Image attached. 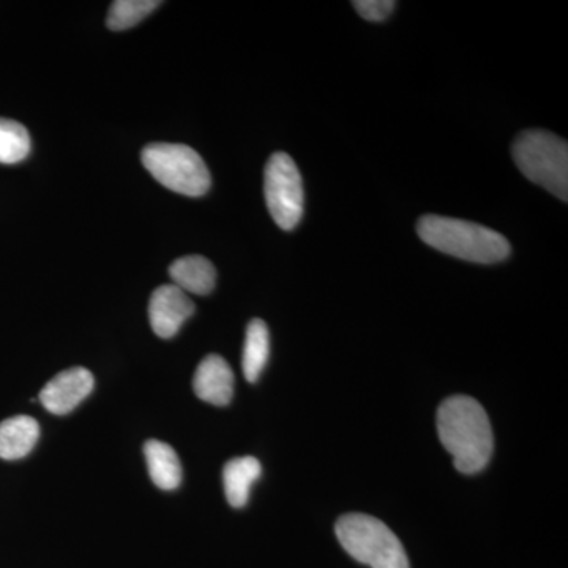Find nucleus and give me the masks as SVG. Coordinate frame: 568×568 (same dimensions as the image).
I'll return each mask as SVG.
<instances>
[{"instance_id": "obj_1", "label": "nucleus", "mask_w": 568, "mask_h": 568, "mask_svg": "<svg viewBox=\"0 0 568 568\" xmlns=\"http://www.w3.org/2000/svg\"><path fill=\"white\" fill-rule=\"evenodd\" d=\"M437 432L459 473L470 476L488 466L495 439L487 410L477 399L465 395L447 398L437 410Z\"/></svg>"}, {"instance_id": "obj_2", "label": "nucleus", "mask_w": 568, "mask_h": 568, "mask_svg": "<svg viewBox=\"0 0 568 568\" xmlns=\"http://www.w3.org/2000/svg\"><path fill=\"white\" fill-rule=\"evenodd\" d=\"M417 233L437 252L469 263H500L510 254V244L503 234L466 220L425 215L418 220Z\"/></svg>"}, {"instance_id": "obj_3", "label": "nucleus", "mask_w": 568, "mask_h": 568, "mask_svg": "<svg viewBox=\"0 0 568 568\" xmlns=\"http://www.w3.org/2000/svg\"><path fill=\"white\" fill-rule=\"evenodd\" d=\"M336 537L347 555L372 568H409L399 538L381 519L347 514L336 521Z\"/></svg>"}, {"instance_id": "obj_4", "label": "nucleus", "mask_w": 568, "mask_h": 568, "mask_svg": "<svg viewBox=\"0 0 568 568\" xmlns=\"http://www.w3.org/2000/svg\"><path fill=\"white\" fill-rule=\"evenodd\" d=\"M514 159L530 182L568 200V145L562 138L544 130H529L519 134L514 144Z\"/></svg>"}, {"instance_id": "obj_5", "label": "nucleus", "mask_w": 568, "mask_h": 568, "mask_svg": "<svg viewBox=\"0 0 568 568\" xmlns=\"http://www.w3.org/2000/svg\"><path fill=\"white\" fill-rule=\"evenodd\" d=\"M141 162L171 192L197 197L211 189V173L204 160L189 145L153 142L142 149Z\"/></svg>"}, {"instance_id": "obj_6", "label": "nucleus", "mask_w": 568, "mask_h": 568, "mask_svg": "<svg viewBox=\"0 0 568 568\" xmlns=\"http://www.w3.org/2000/svg\"><path fill=\"white\" fill-rule=\"evenodd\" d=\"M297 164L287 153L268 159L264 173L265 203L272 219L284 231L294 230L304 215V185Z\"/></svg>"}, {"instance_id": "obj_7", "label": "nucleus", "mask_w": 568, "mask_h": 568, "mask_svg": "<svg viewBox=\"0 0 568 568\" xmlns=\"http://www.w3.org/2000/svg\"><path fill=\"white\" fill-rule=\"evenodd\" d=\"M194 315V304L189 294L175 284H163L152 293L149 320L152 331L160 338H173L186 320Z\"/></svg>"}, {"instance_id": "obj_8", "label": "nucleus", "mask_w": 568, "mask_h": 568, "mask_svg": "<svg viewBox=\"0 0 568 568\" xmlns=\"http://www.w3.org/2000/svg\"><path fill=\"white\" fill-rule=\"evenodd\" d=\"M95 381L89 369L74 366L52 377L40 392L44 409L55 416H65L92 394Z\"/></svg>"}, {"instance_id": "obj_9", "label": "nucleus", "mask_w": 568, "mask_h": 568, "mask_svg": "<svg viewBox=\"0 0 568 568\" xmlns=\"http://www.w3.org/2000/svg\"><path fill=\"white\" fill-rule=\"evenodd\" d=\"M197 398L213 406L230 405L234 395V373L220 355L211 354L201 362L193 377Z\"/></svg>"}, {"instance_id": "obj_10", "label": "nucleus", "mask_w": 568, "mask_h": 568, "mask_svg": "<svg viewBox=\"0 0 568 568\" xmlns=\"http://www.w3.org/2000/svg\"><path fill=\"white\" fill-rule=\"evenodd\" d=\"M40 426L36 418L17 416L0 424V458L14 462L28 457L39 443Z\"/></svg>"}, {"instance_id": "obj_11", "label": "nucleus", "mask_w": 568, "mask_h": 568, "mask_svg": "<svg viewBox=\"0 0 568 568\" xmlns=\"http://www.w3.org/2000/svg\"><path fill=\"white\" fill-rule=\"evenodd\" d=\"M170 276L183 293L207 295L216 283V271L211 261L204 256H183L175 260L170 267Z\"/></svg>"}, {"instance_id": "obj_12", "label": "nucleus", "mask_w": 568, "mask_h": 568, "mask_svg": "<svg viewBox=\"0 0 568 568\" xmlns=\"http://www.w3.org/2000/svg\"><path fill=\"white\" fill-rule=\"evenodd\" d=\"M263 474V467L256 458H234L223 469L224 495L234 508L246 506L254 481Z\"/></svg>"}, {"instance_id": "obj_13", "label": "nucleus", "mask_w": 568, "mask_h": 568, "mask_svg": "<svg viewBox=\"0 0 568 568\" xmlns=\"http://www.w3.org/2000/svg\"><path fill=\"white\" fill-rule=\"evenodd\" d=\"M145 462L153 484L164 491H171L182 484V465L174 448L151 439L144 446Z\"/></svg>"}, {"instance_id": "obj_14", "label": "nucleus", "mask_w": 568, "mask_h": 568, "mask_svg": "<svg viewBox=\"0 0 568 568\" xmlns=\"http://www.w3.org/2000/svg\"><path fill=\"white\" fill-rule=\"evenodd\" d=\"M271 354V335L264 321L253 320L246 327L242 369L248 383H256L267 365Z\"/></svg>"}, {"instance_id": "obj_15", "label": "nucleus", "mask_w": 568, "mask_h": 568, "mask_svg": "<svg viewBox=\"0 0 568 568\" xmlns=\"http://www.w3.org/2000/svg\"><path fill=\"white\" fill-rule=\"evenodd\" d=\"M31 152V136L20 122L0 118V163H20Z\"/></svg>"}, {"instance_id": "obj_16", "label": "nucleus", "mask_w": 568, "mask_h": 568, "mask_svg": "<svg viewBox=\"0 0 568 568\" xmlns=\"http://www.w3.org/2000/svg\"><path fill=\"white\" fill-rule=\"evenodd\" d=\"M160 6L162 2L159 0H118V2H112L110 13H108V28L111 31L132 29Z\"/></svg>"}, {"instance_id": "obj_17", "label": "nucleus", "mask_w": 568, "mask_h": 568, "mask_svg": "<svg viewBox=\"0 0 568 568\" xmlns=\"http://www.w3.org/2000/svg\"><path fill=\"white\" fill-rule=\"evenodd\" d=\"M353 6L364 20L381 22L390 17L396 3L394 0H355Z\"/></svg>"}]
</instances>
